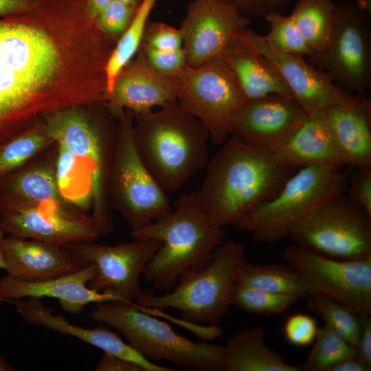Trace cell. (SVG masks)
Here are the masks:
<instances>
[{
    "instance_id": "1",
    "label": "cell",
    "mask_w": 371,
    "mask_h": 371,
    "mask_svg": "<svg viewBox=\"0 0 371 371\" xmlns=\"http://www.w3.org/2000/svg\"><path fill=\"white\" fill-rule=\"evenodd\" d=\"M200 189L203 212L216 225L234 227L270 200L293 174L272 152L229 137L209 159Z\"/></svg>"
},
{
    "instance_id": "2",
    "label": "cell",
    "mask_w": 371,
    "mask_h": 371,
    "mask_svg": "<svg viewBox=\"0 0 371 371\" xmlns=\"http://www.w3.org/2000/svg\"><path fill=\"white\" fill-rule=\"evenodd\" d=\"M135 116L133 133L139 155L166 192L180 189L205 168L210 134L177 100Z\"/></svg>"
},
{
    "instance_id": "3",
    "label": "cell",
    "mask_w": 371,
    "mask_h": 371,
    "mask_svg": "<svg viewBox=\"0 0 371 371\" xmlns=\"http://www.w3.org/2000/svg\"><path fill=\"white\" fill-rule=\"evenodd\" d=\"M223 227L201 210L196 192L177 199L175 210L150 225L131 232L135 239L162 243L142 275L157 289L169 291L186 271L205 264L224 240Z\"/></svg>"
},
{
    "instance_id": "4",
    "label": "cell",
    "mask_w": 371,
    "mask_h": 371,
    "mask_svg": "<svg viewBox=\"0 0 371 371\" xmlns=\"http://www.w3.org/2000/svg\"><path fill=\"white\" fill-rule=\"evenodd\" d=\"M245 261L243 244L223 240L205 264L183 273L172 291L156 295L149 289L136 303L157 310L177 309L188 322L217 325L232 305L237 276Z\"/></svg>"
},
{
    "instance_id": "5",
    "label": "cell",
    "mask_w": 371,
    "mask_h": 371,
    "mask_svg": "<svg viewBox=\"0 0 371 371\" xmlns=\"http://www.w3.org/2000/svg\"><path fill=\"white\" fill-rule=\"evenodd\" d=\"M92 319L119 332L147 359L166 360L184 368L222 370L223 346L195 341L175 333L165 322L141 310L135 302L95 304Z\"/></svg>"
},
{
    "instance_id": "6",
    "label": "cell",
    "mask_w": 371,
    "mask_h": 371,
    "mask_svg": "<svg viewBox=\"0 0 371 371\" xmlns=\"http://www.w3.org/2000/svg\"><path fill=\"white\" fill-rule=\"evenodd\" d=\"M327 165L300 168L278 193L259 205L234 228L259 242L275 243L289 236L290 228L323 201L344 192L349 172Z\"/></svg>"
},
{
    "instance_id": "7",
    "label": "cell",
    "mask_w": 371,
    "mask_h": 371,
    "mask_svg": "<svg viewBox=\"0 0 371 371\" xmlns=\"http://www.w3.org/2000/svg\"><path fill=\"white\" fill-rule=\"evenodd\" d=\"M115 131L110 173V201L131 232L146 227L172 212L167 192L141 159L134 139L133 111L126 109Z\"/></svg>"
},
{
    "instance_id": "8",
    "label": "cell",
    "mask_w": 371,
    "mask_h": 371,
    "mask_svg": "<svg viewBox=\"0 0 371 371\" xmlns=\"http://www.w3.org/2000/svg\"><path fill=\"white\" fill-rule=\"evenodd\" d=\"M45 130L56 144L75 157L89 179L92 196L91 215L100 236L113 228L110 173L115 133L106 135L75 108L50 112Z\"/></svg>"
},
{
    "instance_id": "9",
    "label": "cell",
    "mask_w": 371,
    "mask_h": 371,
    "mask_svg": "<svg viewBox=\"0 0 371 371\" xmlns=\"http://www.w3.org/2000/svg\"><path fill=\"white\" fill-rule=\"evenodd\" d=\"M289 236L295 245L327 257L365 259L371 257V215L343 192L313 207Z\"/></svg>"
},
{
    "instance_id": "10",
    "label": "cell",
    "mask_w": 371,
    "mask_h": 371,
    "mask_svg": "<svg viewBox=\"0 0 371 371\" xmlns=\"http://www.w3.org/2000/svg\"><path fill=\"white\" fill-rule=\"evenodd\" d=\"M333 14L328 45L310 58L339 87L366 96L371 87L370 12L365 0H337Z\"/></svg>"
},
{
    "instance_id": "11",
    "label": "cell",
    "mask_w": 371,
    "mask_h": 371,
    "mask_svg": "<svg viewBox=\"0 0 371 371\" xmlns=\"http://www.w3.org/2000/svg\"><path fill=\"white\" fill-rule=\"evenodd\" d=\"M179 104L199 120L210 141L222 145L248 100L223 57L201 66H186L179 73Z\"/></svg>"
},
{
    "instance_id": "12",
    "label": "cell",
    "mask_w": 371,
    "mask_h": 371,
    "mask_svg": "<svg viewBox=\"0 0 371 371\" xmlns=\"http://www.w3.org/2000/svg\"><path fill=\"white\" fill-rule=\"evenodd\" d=\"M81 242L61 246L78 269L95 266V275L88 286L97 292L117 297L131 303L142 291L139 278L162 243L155 239H135L115 245Z\"/></svg>"
},
{
    "instance_id": "13",
    "label": "cell",
    "mask_w": 371,
    "mask_h": 371,
    "mask_svg": "<svg viewBox=\"0 0 371 371\" xmlns=\"http://www.w3.org/2000/svg\"><path fill=\"white\" fill-rule=\"evenodd\" d=\"M282 256L304 278L311 295L329 298L359 315H371V257L336 259L295 244L286 247Z\"/></svg>"
},
{
    "instance_id": "14",
    "label": "cell",
    "mask_w": 371,
    "mask_h": 371,
    "mask_svg": "<svg viewBox=\"0 0 371 371\" xmlns=\"http://www.w3.org/2000/svg\"><path fill=\"white\" fill-rule=\"evenodd\" d=\"M249 23L236 2L192 1L179 28L186 65L196 67L222 57Z\"/></svg>"
},
{
    "instance_id": "15",
    "label": "cell",
    "mask_w": 371,
    "mask_h": 371,
    "mask_svg": "<svg viewBox=\"0 0 371 371\" xmlns=\"http://www.w3.org/2000/svg\"><path fill=\"white\" fill-rule=\"evenodd\" d=\"M0 229L8 236L58 246L100 236L91 216L71 205H0Z\"/></svg>"
},
{
    "instance_id": "16",
    "label": "cell",
    "mask_w": 371,
    "mask_h": 371,
    "mask_svg": "<svg viewBox=\"0 0 371 371\" xmlns=\"http://www.w3.org/2000/svg\"><path fill=\"white\" fill-rule=\"evenodd\" d=\"M237 38L270 60L283 78L293 98L308 115L326 113L348 102L355 95L336 85L324 71L309 65L304 57L271 49L262 35L248 27L243 30Z\"/></svg>"
},
{
    "instance_id": "17",
    "label": "cell",
    "mask_w": 371,
    "mask_h": 371,
    "mask_svg": "<svg viewBox=\"0 0 371 371\" xmlns=\"http://www.w3.org/2000/svg\"><path fill=\"white\" fill-rule=\"evenodd\" d=\"M307 117V113L292 97H264L248 102L236 121L230 137L272 152L286 142Z\"/></svg>"
},
{
    "instance_id": "18",
    "label": "cell",
    "mask_w": 371,
    "mask_h": 371,
    "mask_svg": "<svg viewBox=\"0 0 371 371\" xmlns=\"http://www.w3.org/2000/svg\"><path fill=\"white\" fill-rule=\"evenodd\" d=\"M180 87L179 74L156 70L137 52L135 59L120 71L105 100L118 116L124 109L137 115L177 100Z\"/></svg>"
},
{
    "instance_id": "19",
    "label": "cell",
    "mask_w": 371,
    "mask_h": 371,
    "mask_svg": "<svg viewBox=\"0 0 371 371\" xmlns=\"http://www.w3.org/2000/svg\"><path fill=\"white\" fill-rule=\"evenodd\" d=\"M94 275L93 264L44 280H25L6 274L0 278V302L28 297H53L58 300L64 311L71 314L80 313L90 303L121 302L114 295L90 289L88 283Z\"/></svg>"
},
{
    "instance_id": "20",
    "label": "cell",
    "mask_w": 371,
    "mask_h": 371,
    "mask_svg": "<svg viewBox=\"0 0 371 371\" xmlns=\"http://www.w3.org/2000/svg\"><path fill=\"white\" fill-rule=\"evenodd\" d=\"M3 302L12 304L28 324L43 326L57 333L69 335L103 350L131 361L144 371H173L172 367L157 365L147 359L111 330L108 326L100 325L89 328L71 324L66 317L54 314V310L44 305L40 298L10 300Z\"/></svg>"
},
{
    "instance_id": "21",
    "label": "cell",
    "mask_w": 371,
    "mask_h": 371,
    "mask_svg": "<svg viewBox=\"0 0 371 371\" xmlns=\"http://www.w3.org/2000/svg\"><path fill=\"white\" fill-rule=\"evenodd\" d=\"M56 157L55 143L22 167L0 178V205H70L58 190Z\"/></svg>"
},
{
    "instance_id": "22",
    "label": "cell",
    "mask_w": 371,
    "mask_h": 371,
    "mask_svg": "<svg viewBox=\"0 0 371 371\" xmlns=\"http://www.w3.org/2000/svg\"><path fill=\"white\" fill-rule=\"evenodd\" d=\"M6 274L37 281L56 278L78 269L61 246L8 236L3 243Z\"/></svg>"
},
{
    "instance_id": "23",
    "label": "cell",
    "mask_w": 371,
    "mask_h": 371,
    "mask_svg": "<svg viewBox=\"0 0 371 371\" xmlns=\"http://www.w3.org/2000/svg\"><path fill=\"white\" fill-rule=\"evenodd\" d=\"M335 143L347 165L371 168V100L355 95L325 113Z\"/></svg>"
},
{
    "instance_id": "24",
    "label": "cell",
    "mask_w": 371,
    "mask_h": 371,
    "mask_svg": "<svg viewBox=\"0 0 371 371\" xmlns=\"http://www.w3.org/2000/svg\"><path fill=\"white\" fill-rule=\"evenodd\" d=\"M272 153L294 169L315 165L348 166L331 134L325 113L308 115L295 133Z\"/></svg>"
},
{
    "instance_id": "25",
    "label": "cell",
    "mask_w": 371,
    "mask_h": 371,
    "mask_svg": "<svg viewBox=\"0 0 371 371\" xmlns=\"http://www.w3.org/2000/svg\"><path fill=\"white\" fill-rule=\"evenodd\" d=\"M222 57L249 102L273 95L292 97L270 60L238 38Z\"/></svg>"
},
{
    "instance_id": "26",
    "label": "cell",
    "mask_w": 371,
    "mask_h": 371,
    "mask_svg": "<svg viewBox=\"0 0 371 371\" xmlns=\"http://www.w3.org/2000/svg\"><path fill=\"white\" fill-rule=\"evenodd\" d=\"M264 328L254 326L233 335L224 346L222 370L225 371H300L298 366L265 343Z\"/></svg>"
},
{
    "instance_id": "27",
    "label": "cell",
    "mask_w": 371,
    "mask_h": 371,
    "mask_svg": "<svg viewBox=\"0 0 371 371\" xmlns=\"http://www.w3.org/2000/svg\"><path fill=\"white\" fill-rule=\"evenodd\" d=\"M285 264L256 265L245 261L236 282L299 299L308 297L311 292L304 278L293 267Z\"/></svg>"
},
{
    "instance_id": "28",
    "label": "cell",
    "mask_w": 371,
    "mask_h": 371,
    "mask_svg": "<svg viewBox=\"0 0 371 371\" xmlns=\"http://www.w3.org/2000/svg\"><path fill=\"white\" fill-rule=\"evenodd\" d=\"M290 16L313 54L328 45L333 29V1L297 0Z\"/></svg>"
},
{
    "instance_id": "29",
    "label": "cell",
    "mask_w": 371,
    "mask_h": 371,
    "mask_svg": "<svg viewBox=\"0 0 371 371\" xmlns=\"http://www.w3.org/2000/svg\"><path fill=\"white\" fill-rule=\"evenodd\" d=\"M157 1H142L131 24L120 36L115 47L110 54L104 67L105 98L111 92L120 71L138 52L149 16Z\"/></svg>"
},
{
    "instance_id": "30",
    "label": "cell",
    "mask_w": 371,
    "mask_h": 371,
    "mask_svg": "<svg viewBox=\"0 0 371 371\" xmlns=\"http://www.w3.org/2000/svg\"><path fill=\"white\" fill-rule=\"evenodd\" d=\"M56 144L55 172L60 193L68 203L86 212L92 206L89 179L71 153Z\"/></svg>"
},
{
    "instance_id": "31",
    "label": "cell",
    "mask_w": 371,
    "mask_h": 371,
    "mask_svg": "<svg viewBox=\"0 0 371 371\" xmlns=\"http://www.w3.org/2000/svg\"><path fill=\"white\" fill-rule=\"evenodd\" d=\"M54 144L43 125L11 138L0 146V178L22 167Z\"/></svg>"
},
{
    "instance_id": "32",
    "label": "cell",
    "mask_w": 371,
    "mask_h": 371,
    "mask_svg": "<svg viewBox=\"0 0 371 371\" xmlns=\"http://www.w3.org/2000/svg\"><path fill=\"white\" fill-rule=\"evenodd\" d=\"M314 344L300 371H328L343 360L356 357L355 348L328 326L318 328Z\"/></svg>"
},
{
    "instance_id": "33",
    "label": "cell",
    "mask_w": 371,
    "mask_h": 371,
    "mask_svg": "<svg viewBox=\"0 0 371 371\" xmlns=\"http://www.w3.org/2000/svg\"><path fill=\"white\" fill-rule=\"evenodd\" d=\"M306 298L309 308L355 348L361 329L359 315L344 305L319 295L312 294Z\"/></svg>"
},
{
    "instance_id": "34",
    "label": "cell",
    "mask_w": 371,
    "mask_h": 371,
    "mask_svg": "<svg viewBox=\"0 0 371 371\" xmlns=\"http://www.w3.org/2000/svg\"><path fill=\"white\" fill-rule=\"evenodd\" d=\"M298 300L293 295L275 293L236 282L232 305L245 313L269 315L283 313Z\"/></svg>"
},
{
    "instance_id": "35",
    "label": "cell",
    "mask_w": 371,
    "mask_h": 371,
    "mask_svg": "<svg viewBox=\"0 0 371 371\" xmlns=\"http://www.w3.org/2000/svg\"><path fill=\"white\" fill-rule=\"evenodd\" d=\"M269 25L265 43L276 51L299 56L311 57L313 52L300 33L291 16L272 13L265 17Z\"/></svg>"
},
{
    "instance_id": "36",
    "label": "cell",
    "mask_w": 371,
    "mask_h": 371,
    "mask_svg": "<svg viewBox=\"0 0 371 371\" xmlns=\"http://www.w3.org/2000/svg\"><path fill=\"white\" fill-rule=\"evenodd\" d=\"M138 8L119 0H111L99 13L95 21L106 34L122 35L131 24Z\"/></svg>"
},
{
    "instance_id": "37",
    "label": "cell",
    "mask_w": 371,
    "mask_h": 371,
    "mask_svg": "<svg viewBox=\"0 0 371 371\" xmlns=\"http://www.w3.org/2000/svg\"><path fill=\"white\" fill-rule=\"evenodd\" d=\"M318 328L313 317L304 313H296L286 318L283 326V334L290 344L306 347L313 343Z\"/></svg>"
},
{
    "instance_id": "38",
    "label": "cell",
    "mask_w": 371,
    "mask_h": 371,
    "mask_svg": "<svg viewBox=\"0 0 371 371\" xmlns=\"http://www.w3.org/2000/svg\"><path fill=\"white\" fill-rule=\"evenodd\" d=\"M141 45L157 50H175L182 48L183 38L179 29L162 22H150Z\"/></svg>"
},
{
    "instance_id": "39",
    "label": "cell",
    "mask_w": 371,
    "mask_h": 371,
    "mask_svg": "<svg viewBox=\"0 0 371 371\" xmlns=\"http://www.w3.org/2000/svg\"><path fill=\"white\" fill-rule=\"evenodd\" d=\"M138 52L151 67L164 74H179L186 66L183 48L163 51L141 45Z\"/></svg>"
},
{
    "instance_id": "40",
    "label": "cell",
    "mask_w": 371,
    "mask_h": 371,
    "mask_svg": "<svg viewBox=\"0 0 371 371\" xmlns=\"http://www.w3.org/2000/svg\"><path fill=\"white\" fill-rule=\"evenodd\" d=\"M349 197L371 215V168H357L349 173Z\"/></svg>"
},
{
    "instance_id": "41",
    "label": "cell",
    "mask_w": 371,
    "mask_h": 371,
    "mask_svg": "<svg viewBox=\"0 0 371 371\" xmlns=\"http://www.w3.org/2000/svg\"><path fill=\"white\" fill-rule=\"evenodd\" d=\"M235 2L245 16L265 19L272 13L282 14L289 0H236Z\"/></svg>"
},
{
    "instance_id": "42",
    "label": "cell",
    "mask_w": 371,
    "mask_h": 371,
    "mask_svg": "<svg viewBox=\"0 0 371 371\" xmlns=\"http://www.w3.org/2000/svg\"><path fill=\"white\" fill-rule=\"evenodd\" d=\"M371 315H359L361 329L355 347L356 357L371 369Z\"/></svg>"
},
{
    "instance_id": "43",
    "label": "cell",
    "mask_w": 371,
    "mask_h": 371,
    "mask_svg": "<svg viewBox=\"0 0 371 371\" xmlns=\"http://www.w3.org/2000/svg\"><path fill=\"white\" fill-rule=\"evenodd\" d=\"M96 371H144L137 364L122 357L104 353L99 361Z\"/></svg>"
},
{
    "instance_id": "44",
    "label": "cell",
    "mask_w": 371,
    "mask_h": 371,
    "mask_svg": "<svg viewBox=\"0 0 371 371\" xmlns=\"http://www.w3.org/2000/svg\"><path fill=\"white\" fill-rule=\"evenodd\" d=\"M40 0H0V15H15L31 10Z\"/></svg>"
},
{
    "instance_id": "45",
    "label": "cell",
    "mask_w": 371,
    "mask_h": 371,
    "mask_svg": "<svg viewBox=\"0 0 371 371\" xmlns=\"http://www.w3.org/2000/svg\"><path fill=\"white\" fill-rule=\"evenodd\" d=\"M370 370L357 357H355L341 361L331 367L328 371H370Z\"/></svg>"
},
{
    "instance_id": "46",
    "label": "cell",
    "mask_w": 371,
    "mask_h": 371,
    "mask_svg": "<svg viewBox=\"0 0 371 371\" xmlns=\"http://www.w3.org/2000/svg\"><path fill=\"white\" fill-rule=\"evenodd\" d=\"M111 0H86L87 16L89 21H95L101 10Z\"/></svg>"
},
{
    "instance_id": "47",
    "label": "cell",
    "mask_w": 371,
    "mask_h": 371,
    "mask_svg": "<svg viewBox=\"0 0 371 371\" xmlns=\"http://www.w3.org/2000/svg\"><path fill=\"white\" fill-rule=\"evenodd\" d=\"M5 237V234L0 229V269H5V260L3 256V243Z\"/></svg>"
},
{
    "instance_id": "48",
    "label": "cell",
    "mask_w": 371,
    "mask_h": 371,
    "mask_svg": "<svg viewBox=\"0 0 371 371\" xmlns=\"http://www.w3.org/2000/svg\"><path fill=\"white\" fill-rule=\"evenodd\" d=\"M16 368L0 355V371H14Z\"/></svg>"
},
{
    "instance_id": "49",
    "label": "cell",
    "mask_w": 371,
    "mask_h": 371,
    "mask_svg": "<svg viewBox=\"0 0 371 371\" xmlns=\"http://www.w3.org/2000/svg\"><path fill=\"white\" fill-rule=\"evenodd\" d=\"M5 142V135L3 127V123L0 113V146Z\"/></svg>"
},
{
    "instance_id": "50",
    "label": "cell",
    "mask_w": 371,
    "mask_h": 371,
    "mask_svg": "<svg viewBox=\"0 0 371 371\" xmlns=\"http://www.w3.org/2000/svg\"><path fill=\"white\" fill-rule=\"evenodd\" d=\"M128 5L139 8L144 0H119Z\"/></svg>"
},
{
    "instance_id": "51",
    "label": "cell",
    "mask_w": 371,
    "mask_h": 371,
    "mask_svg": "<svg viewBox=\"0 0 371 371\" xmlns=\"http://www.w3.org/2000/svg\"><path fill=\"white\" fill-rule=\"evenodd\" d=\"M367 8L370 12H371V0H365Z\"/></svg>"
},
{
    "instance_id": "52",
    "label": "cell",
    "mask_w": 371,
    "mask_h": 371,
    "mask_svg": "<svg viewBox=\"0 0 371 371\" xmlns=\"http://www.w3.org/2000/svg\"><path fill=\"white\" fill-rule=\"evenodd\" d=\"M206 1H223V2H235L236 0H206Z\"/></svg>"
}]
</instances>
